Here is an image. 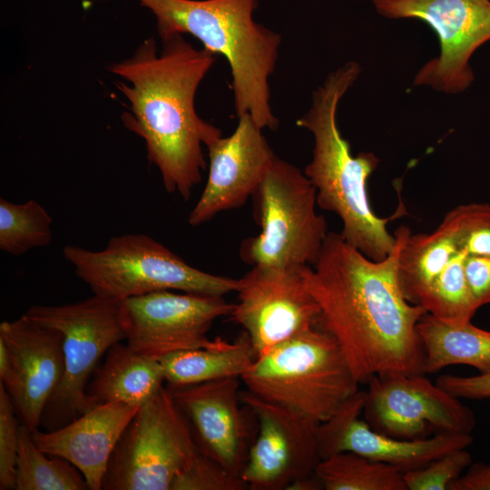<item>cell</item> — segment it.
<instances>
[{"label": "cell", "mask_w": 490, "mask_h": 490, "mask_svg": "<svg viewBox=\"0 0 490 490\" xmlns=\"http://www.w3.org/2000/svg\"><path fill=\"white\" fill-rule=\"evenodd\" d=\"M365 397L366 391L358 389L328 420L318 424L320 459L351 452L388 464L404 474L473 443L471 434H438L426 439L402 440L378 433L360 418Z\"/></svg>", "instance_id": "2e32d148"}, {"label": "cell", "mask_w": 490, "mask_h": 490, "mask_svg": "<svg viewBox=\"0 0 490 490\" xmlns=\"http://www.w3.org/2000/svg\"><path fill=\"white\" fill-rule=\"evenodd\" d=\"M465 252H458L428 287L418 305L447 324L471 321L479 309L465 273Z\"/></svg>", "instance_id": "484cf974"}, {"label": "cell", "mask_w": 490, "mask_h": 490, "mask_svg": "<svg viewBox=\"0 0 490 490\" xmlns=\"http://www.w3.org/2000/svg\"><path fill=\"white\" fill-rule=\"evenodd\" d=\"M373 4L387 18L420 19L436 31L439 55L418 70L414 85L452 94L471 85L470 58L490 40V0H373Z\"/></svg>", "instance_id": "8fae6325"}, {"label": "cell", "mask_w": 490, "mask_h": 490, "mask_svg": "<svg viewBox=\"0 0 490 490\" xmlns=\"http://www.w3.org/2000/svg\"><path fill=\"white\" fill-rule=\"evenodd\" d=\"M436 384L457 398L474 400L490 398V371L476 376L442 375Z\"/></svg>", "instance_id": "1f68e13d"}, {"label": "cell", "mask_w": 490, "mask_h": 490, "mask_svg": "<svg viewBox=\"0 0 490 490\" xmlns=\"http://www.w3.org/2000/svg\"><path fill=\"white\" fill-rule=\"evenodd\" d=\"M360 71L359 64L351 61L328 74L313 92L309 109L296 124L313 135L312 159L304 173L316 189L318 206L341 220L340 234L348 243L369 259L381 260L397 243L387 225L405 210L400 202L391 217L381 218L373 211L367 183L379 160L371 152L353 155L350 143L342 136L337 122L339 101L355 83Z\"/></svg>", "instance_id": "3957f363"}, {"label": "cell", "mask_w": 490, "mask_h": 490, "mask_svg": "<svg viewBox=\"0 0 490 490\" xmlns=\"http://www.w3.org/2000/svg\"><path fill=\"white\" fill-rule=\"evenodd\" d=\"M425 353L424 374L452 365H467L480 373L490 371V331L471 321L447 324L426 313L417 324Z\"/></svg>", "instance_id": "44dd1931"}, {"label": "cell", "mask_w": 490, "mask_h": 490, "mask_svg": "<svg viewBox=\"0 0 490 490\" xmlns=\"http://www.w3.org/2000/svg\"><path fill=\"white\" fill-rule=\"evenodd\" d=\"M11 396L0 382V489H15L19 421Z\"/></svg>", "instance_id": "4dcf8cb0"}, {"label": "cell", "mask_w": 490, "mask_h": 490, "mask_svg": "<svg viewBox=\"0 0 490 490\" xmlns=\"http://www.w3.org/2000/svg\"><path fill=\"white\" fill-rule=\"evenodd\" d=\"M449 490H490V464L475 463L456 479Z\"/></svg>", "instance_id": "836d02e7"}, {"label": "cell", "mask_w": 490, "mask_h": 490, "mask_svg": "<svg viewBox=\"0 0 490 490\" xmlns=\"http://www.w3.org/2000/svg\"><path fill=\"white\" fill-rule=\"evenodd\" d=\"M24 314L63 336L64 376L41 418L52 431L93 407L87 395L90 377L102 357L126 338L122 301L93 294L64 305H33Z\"/></svg>", "instance_id": "ba28073f"}, {"label": "cell", "mask_w": 490, "mask_h": 490, "mask_svg": "<svg viewBox=\"0 0 490 490\" xmlns=\"http://www.w3.org/2000/svg\"><path fill=\"white\" fill-rule=\"evenodd\" d=\"M63 255L93 294L122 301L160 290L224 296L239 285L192 267L145 234L113 236L100 250L66 245Z\"/></svg>", "instance_id": "8992f818"}, {"label": "cell", "mask_w": 490, "mask_h": 490, "mask_svg": "<svg viewBox=\"0 0 490 490\" xmlns=\"http://www.w3.org/2000/svg\"><path fill=\"white\" fill-rule=\"evenodd\" d=\"M302 268L252 266L238 279V302L230 316L245 329L257 358L318 326L320 309Z\"/></svg>", "instance_id": "5bb4252c"}, {"label": "cell", "mask_w": 490, "mask_h": 490, "mask_svg": "<svg viewBox=\"0 0 490 490\" xmlns=\"http://www.w3.org/2000/svg\"><path fill=\"white\" fill-rule=\"evenodd\" d=\"M240 399L255 416L258 430L241 478L250 490H318V423L249 390Z\"/></svg>", "instance_id": "30bf717a"}, {"label": "cell", "mask_w": 490, "mask_h": 490, "mask_svg": "<svg viewBox=\"0 0 490 490\" xmlns=\"http://www.w3.org/2000/svg\"><path fill=\"white\" fill-rule=\"evenodd\" d=\"M464 267L466 280L478 307L490 304V256L466 255Z\"/></svg>", "instance_id": "d6a6232c"}, {"label": "cell", "mask_w": 490, "mask_h": 490, "mask_svg": "<svg viewBox=\"0 0 490 490\" xmlns=\"http://www.w3.org/2000/svg\"><path fill=\"white\" fill-rule=\"evenodd\" d=\"M240 377H228L168 389L188 419L199 448L224 468L241 476L251 439Z\"/></svg>", "instance_id": "9a60e30c"}, {"label": "cell", "mask_w": 490, "mask_h": 490, "mask_svg": "<svg viewBox=\"0 0 490 490\" xmlns=\"http://www.w3.org/2000/svg\"><path fill=\"white\" fill-rule=\"evenodd\" d=\"M139 408L122 403L97 405L60 428L37 429L32 436L42 451L74 466L89 489L101 490L113 450Z\"/></svg>", "instance_id": "d6986e66"}, {"label": "cell", "mask_w": 490, "mask_h": 490, "mask_svg": "<svg viewBox=\"0 0 490 490\" xmlns=\"http://www.w3.org/2000/svg\"><path fill=\"white\" fill-rule=\"evenodd\" d=\"M368 385L364 419L383 435L420 440L470 434L475 426L473 411L424 374L376 376Z\"/></svg>", "instance_id": "7c38bea8"}, {"label": "cell", "mask_w": 490, "mask_h": 490, "mask_svg": "<svg viewBox=\"0 0 490 490\" xmlns=\"http://www.w3.org/2000/svg\"><path fill=\"white\" fill-rule=\"evenodd\" d=\"M257 358L245 333L236 341H224L212 348L175 352L159 359L165 381L186 386L228 377H241Z\"/></svg>", "instance_id": "7402d4cb"}, {"label": "cell", "mask_w": 490, "mask_h": 490, "mask_svg": "<svg viewBox=\"0 0 490 490\" xmlns=\"http://www.w3.org/2000/svg\"><path fill=\"white\" fill-rule=\"evenodd\" d=\"M0 382H2L12 397L15 399L19 393V378L13 365L8 349L0 340Z\"/></svg>", "instance_id": "e575fe53"}, {"label": "cell", "mask_w": 490, "mask_h": 490, "mask_svg": "<svg viewBox=\"0 0 490 490\" xmlns=\"http://www.w3.org/2000/svg\"><path fill=\"white\" fill-rule=\"evenodd\" d=\"M199 451L188 419L162 387L123 431L102 489L170 490Z\"/></svg>", "instance_id": "9c48e42d"}, {"label": "cell", "mask_w": 490, "mask_h": 490, "mask_svg": "<svg viewBox=\"0 0 490 490\" xmlns=\"http://www.w3.org/2000/svg\"><path fill=\"white\" fill-rule=\"evenodd\" d=\"M453 237L441 225L430 233L406 235L398 255L397 276L404 297L412 304L458 253Z\"/></svg>", "instance_id": "603a6c76"}, {"label": "cell", "mask_w": 490, "mask_h": 490, "mask_svg": "<svg viewBox=\"0 0 490 490\" xmlns=\"http://www.w3.org/2000/svg\"><path fill=\"white\" fill-rule=\"evenodd\" d=\"M234 304L223 296L160 290L122 300L127 346L160 359L197 348H212L225 340L207 333L219 318L230 315Z\"/></svg>", "instance_id": "4fadbf2b"}, {"label": "cell", "mask_w": 490, "mask_h": 490, "mask_svg": "<svg viewBox=\"0 0 490 490\" xmlns=\"http://www.w3.org/2000/svg\"><path fill=\"white\" fill-rule=\"evenodd\" d=\"M315 475L326 490H407L400 470L351 452L321 459Z\"/></svg>", "instance_id": "cb8c5ba5"}, {"label": "cell", "mask_w": 490, "mask_h": 490, "mask_svg": "<svg viewBox=\"0 0 490 490\" xmlns=\"http://www.w3.org/2000/svg\"><path fill=\"white\" fill-rule=\"evenodd\" d=\"M32 431L20 423L15 469L16 490H86L80 471L67 460L42 451Z\"/></svg>", "instance_id": "d4e9b609"}, {"label": "cell", "mask_w": 490, "mask_h": 490, "mask_svg": "<svg viewBox=\"0 0 490 490\" xmlns=\"http://www.w3.org/2000/svg\"><path fill=\"white\" fill-rule=\"evenodd\" d=\"M0 340L6 346L19 378V393L13 400L17 416L34 432L64 376L63 336L24 314L0 324Z\"/></svg>", "instance_id": "ac0fdd59"}, {"label": "cell", "mask_w": 490, "mask_h": 490, "mask_svg": "<svg viewBox=\"0 0 490 490\" xmlns=\"http://www.w3.org/2000/svg\"><path fill=\"white\" fill-rule=\"evenodd\" d=\"M241 476L224 468L201 449L174 478L170 490H244Z\"/></svg>", "instance_id": "f1b7e54d"}, {"label": "cell", "mask_w": 490, "mask_h": 490, "mask_svg": "<svg viewBox=\"0 0 490 490\" xmlns=\"http://www.w3.org/2000/svg\"><path fill=\"white\" fill-rule=\"evenodd\" d=\"M234 132L219 137L209 151V176L203 191L188 217L201 225L222 211L238 209L251 198L275 154L260 128L249 113L238 117Z\"/></svg>", "instance_id": "e0dca14e"}, {"label": "cell", "mask_w": 490, "mask_h": 490, "mask_svg": "<svg viewBox=\"0 0 490 490\" xmlns=\"http://www.w3.org/2000/svg\"><path fill=\"white\" fill-rule=\"evenodd\" d=\"M53 220L36 201L15 203L0 198V250L14 256L47 247L53 238Z\"/></svg>", "instance_id": "4316f807"}, {"label": "cell", "mask_w": 490, "mask_h": 490, "mask_svg": "<svg viewBox=\"0 0 490 490\" xmlns=\"http://www.w3.org/2000/svg\"><path fill=\"white\" fill-rule=\"evenodd\" d=\"M145 39L126 59L107 70L126 82L115 86L130 103L122 114L125 127L143 139L148 161L160 172L164 189L185 201L201 181L206 161L202 146L222 136L195 111L197 89L216 61L183 34Z\"/></svg>", "instance_id": "7a4b0ae2"}, {"label": "cell", "mask_w": 490, "mask_h": 490, "mask_svg": "<svg viewBox=\"0 0 490 490\" xmlns=\"http://www.w3.org/2000/svg\"><path fill=\"white\" fill-rule=\"evenodd\" d=\"M466 448L448 452L422 468L403 474L407 490H449L451 484L471 465Z\"/></svg>", "instance_id": "f546056e"}, {"label": "cell", "mask_w": 490, "mask_h": 490, "mask_svg": "<svg viewBox=\"0 0 490 490\" xmlns=\"http://www.w3.org/2000/svg\"><path fill=\"white\" fill-rule=\"evenodd\" d=\"M240 379L257 397L318 424L359 384L337 340L318 326L257 358Z\"/></svg>", "instance_id": "5b68a950"}, {"label": "cell", "mask_w": 490, "mask_h": 490, "mask_svg": "<svg viewBox=\"0 0 490 490\" xmlns=\"http://www.w3.org/2000/svg\"><path fill=\"white\" fill-rule=\"evenodd\" d=\"M137 1L154 15L161 39L190 34L204 49L227 59L238 117L249 113L260 128H278L269 79L281 35L254 21L257 0Z\"/></svg>", "instance_id": "277c9868"}, {"label": "cell", "mask_w": 490, "mask_h": 490, "mask_svg": "<svg viewBox=\"0 0 490 490\" xmlns=\"http://www.w3.org/2000/svg\"><path fill=\"white\" fill-rule=\"evenodd\" d=\"M251 198L260 232L242 241L241 260L280 269L313 266L329 231L306 174L275 156Z\"/></svg>", "instance_id": "52a82bcc"}, {"label": "cell", "mask_w": 490, "mask_h": 490, "mask_svg": "<svg viewBox=\"0 0 490 490\" xmlns=\"http://www.w3.org/2000/svg\"><path fill=\"white\" fill-rule=\"evenodd\" d=\"M466 255L490 256V204L469 202L450 210L440 223Z\"/></svg>", "instance_id": "83f0119b"}, {"label": "cell", "mask_w": 490, "mask_h": 490, "mask_svg": "<svg viewBox=\"0 0 490 490\" xmlns=\"http://www.w3.org/2000/svg\"><path fill=\"white\" fill-rule=\"evenodd\" d=\"M164 381L159 359L118 342L96 368L87 387V395L93 407L122 403L141 407L161 390Z\"/></svg>", "instance_id": "ffe728a7"}, {"label": "cell", "mask_w": 490, "mask_h": 490, "mask_svg": "<svg viewBox=\"0 0 490 490\" xmlns=\"http://www.w3.org/2000/svg\"><path fill=\"white\" fill-rule=\"evenodd\" d=\"M409 231L405 225L395 230L396 246L381 260L369 259L340 233L328 232L317 262L302 268L320 309L318 326L337 340L359 384L376 376L424 374L417 324L426 311L407 300L397 276Z\"/></svg>", "instance_id": "6da1fadb"}]
</instances>
